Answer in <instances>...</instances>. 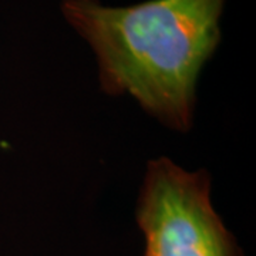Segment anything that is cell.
Listing matches in <instances>:
<instances>
[{
  "label": "cell",
  "mask_w": 256,
  "mask_h": 256,
  "mask_svg": "<svg viewBox=\"0 0 256 256\" xmlns=\"http://www.w3.org/2000/svg\"><path fill=\"white\" fill-rule=\"evenodd\" d=\"M225 0H146L111 8L98 0H64L67 23L92 47L100 84L130 96L160 122L192 127L196 82L220 42Z\"/></svg>",
  "instance_id": "obj_1"
},
{
  "label": "cell",
  "mask_w": 256,
  "mask_h": 256,
  "mask_svg": "<svg viewBox=\"0 0 256 256\" xmlns=\"http://www.w3.org/2000/svg\"><path fill=\"white\" fill-rule=\"evenodd\" d=\"M144 256H244L210 201L206 171L161 156L146 164L137 201Z\"/></svg>",
  "instance_id": "obj_2"
}]
</instances>
